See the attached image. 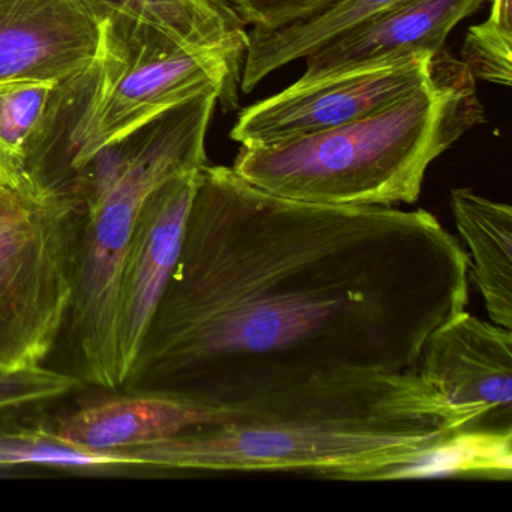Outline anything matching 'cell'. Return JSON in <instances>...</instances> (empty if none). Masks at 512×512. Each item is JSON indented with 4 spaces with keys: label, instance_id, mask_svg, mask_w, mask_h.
<instances>
[{
    "label": "cell",
    "instance_id": "6da1fadb",
    "mask_svg": "<svg viewBox=\"0 0 512 512\" xmlns=\"http://www.w3.org/2000/svg\"><path fill=\"white\" fill-rule=\"evenodd\" d=\"M467 302L469 256L430 212L283 199L205 164L122 389L232 409L341 374L416 371Z\"/></svg>",
    "mask_w": 512,
    "mask_h": 512
},
{
    "label": "cell",
    "instance_id": "7a4b0ae2",
    "mask_svg": "<svg viewBox=\"0 0 512 512\" xmlns=\"http://www.w3.org/2000/svg\"><path fill=\"white\" fill-rule=\"evenodd\" d=\"M460 427L416 371L350 373L227 409V421L124 449L161 473L388 481Z\"/></svg>",
    "mask_w": 512,
    "mask_h": 512
},
{
    "label": "cell",
    "instance_id": "3957f363",
    "mask_svg": "<svg viewBox=\"0 0 512 512\" xmlns=\"http://www.w3.org/2000/svg\"><path fill=\"white\" fill-rule=\"evenodd\" d=\"M484 106L463 62L437 55L427 83L365 118L268 146H241L232 169L283 199L332 206L418 202L428 167L484 124Z\"/></svg>",
    "mask_w": 512,
    "mask_h": 512
},
{
    "label": "cell",
    "instance_id": "277c9868",
    "mask_svg": "<svg viewBox=\"0 0 512 512\" xmlns=\"http://www.w3.org/2000/svg\"><path fill=\"white\" fill-rule=\"evenodd\" d=\"M218 100L217 91L203 92L103 149L74 173L85 217L68 322L80 379L88 383L122 388L116 343L122 260L148 197L167 179L208 164L206 134Z\"/></svg>",
    "mask_w": 512,
    "mask_h": 512
},
{
    "label": "cell",
    "instance_id": "5b68a950",
    "mask_svg": "<svg viewBox=\"0 0 512 512\" xmlns=\"http://www.w3.org/2000/svg\"><path fill=\"white\" fill-rule=\"evenodd\" d=\"M85 203L74 181L0 169V370L43 367L70 320Z\"/></svg>",
    "mask_w": 512,
    "mask_h": 512
},
{
    "label": "cell",
    "instance_id": "8992f818",
    "mask_svg": "<svg viewBox=\"0 0 512 512\" xmlns=\"http://www.w3.org/2000/svg\"><path fill=\"white\" fill-rule=\"evenodd\" d=\"M101 25L100 55L70 134L74 173L203 92L217 91L224 112L238 106L242 71L224 56L188 49L160 29L125 17H106Z\"/></svg>",
    "mask_w": 512,
    "mask_h": 512
},
{
    "label": "cell",
    "instance_id": "52a82bcc",
    "mask_svg": "<svg viewBox=\"0 0 512 512\" xmlns=\"http://www.w3.org/2000/svg\"><path fill=\"white\" fill-rule=\"evenodd\" d=\"M437 55L418 53L311 82L298 80L245 107L230 130V139L241 146H268L358 121L427 83Z\"/></svg>",
    "mask_w": 512,
    "mask_h": 512
},
{
    "label": "cell",
    "instance_id": "ba28073f",
    "mask_svg": "<svg viewBox=\"0 0 512 512\" xmlns=\"http://www.w3.org/2000/svg\"><path fill=\"white\" fill-rule=\"evenodd\" d=\"M199 170L178 173L148 197L125 251L116 298L122 386L139 356L178 262Z\"/></svg>",
    "mask_w": 512,
    "mask_h": 512
},
{
    "label": "cell",
    "instance_id": "9c48e42d",
    "mask_svg": "<svg viewBox=\"0 0 512 512\" xmlns=\"http://www.w3.org/2000/svg\"><path fill=\"white\" fill-rule=\"evenodd\" d=\"M416 373L463 428L511 416L512 331L460 311L431 332Z\"/></svg>",
    "mask_w": 512,
    "mask_h": 512
},
{
    "label": "cell",
    "instance_id": "30bf717a",
    "mask_svg": "<svg viewBox=\"0 0 512 512\" xmlns=\"http://www.w3.org/2000/svg\"><path fill=\"white\" fill-rule=\"evenodd\" d=\"M101 35L82 0H0V83L86 82Z\"/></svg>",
    "mask_w": 512,
    "mask_h": 512
},
{
    "label": "cell",
    "instance_id": "8fae6325",
    "mask_svg": "<svg viewBox=\"0 0 512 512\" xmlns=\"http://www.w3.org/2000/svg\"><path fill=\"white\" fill-rule=\"evenodd\" d=\"M488 0H401L364 25L305 58L301 82L445 50L452 29Z\"/></svg>",
    "mask_w": 512,
    "mask_h": 512
},
{
    "label": "cell",
    "instance_id": "7c38bea8",
    "mask_svg": "<svg viewBox=\"0 0 512 512\" xmlns=\"http://www.w3.org/2000/svg\"><path fill=\"white\" fill-rule=\"evenodd\" d=\"M220 409L169 389H124L88 401L49 427L79 448L118 452L170 439L191 428L217 424Z\"/></svg>",
    "mask_w": 512,
    "mask_h": 512
},
{
    "label": "cell",
    "instance_id": "4fadbf2b",
    "mask_svg": "<svg viewBox=\"0 0 512 512\" xmlns=\"http://www.w3.org/2000/svg\"><path fill=\"white\" fill-rule=\"evenodd\" d=\"M103 20L125 17L160 29L197 52L224 56L242 71L248 32L227 0H82Z\"/></svg>",
    "mask_w": 512,
    "mask_h": 512
},
{
    "label": "cell",
    "instance_id": "5bb4252c",
    "mask_svg": "<svg viewBox=\"0 0 512 512\" xmlns=\"http://www.w3.org/2000/svg\"><path fill=\"white\" fill-rule=\"evenodd\" d=\"M455 226L469 248V275L491 322L512 331V208L470 188L451 191Z\"/></svg>",
    "mask_w": 512,
    "mask_h": 512
},
{
    "label": "cell",
    "instance_id": "9a60e30c",
    "mask_svg": "<svg viewBox=\"0 0 512 512\" xmlns=\"http://www.w3.org/2000/svg\"><path fill=\"white\" fill-rule=\"evenodd\" d=\"M85 86L86 82L0 83V169L43 170L65 110Z\"/></svg>",
    "mask_w": 512,
    "mask_h": 512
},
{
    "label": "cell",
    "instance_id": "2e32d148",
    "mask_svg": "<svg viewBox=\"0 0 512 512\" xmlns=\"http://www.w3.org/2000/svg\"><path fill=\"white\" fill-rule=\"evenodd\" d=\"M398 2L401 0H338L302 22L275 31L251 29L239 88L250 94L269 74L313 55Z\"/></svg>",
    "mask_w": 512,
    "mask_h": 512
},
{
    "label": "cell",
    "instance_id": "e0dca14e",
    "mask_svg": "<svg viewBox=\"0 0 512 512\" xmlns=\"http://www.w3.org/2000/svg\"><path fill=\"white\" fill-rule=\"evenodd\" d=\"M512 475L511 422L494 428H466L425 451L400 479L488 478L508 481Z\"/></svg>",
    "mask_w": 512,
    "mask_h": 512
},
{
    "label": "cell",
    "instance_id": "ac0fdd59",
    "mask_svg": "<svg viewBox=\"0 0 512 512\" xmlns=\"http://www.w3.org/2000/svg\"><path fill=\"white\" fill-rule=\"evenodd\" d=\"M25 466L101 472L130 469L134 464L122 452L92 451L70 445L49 427L0 424V470Z\"/></svg>",
    "mask_w": 512,
    "mask_h": 512
},
{
    "label": "cell",
    "instance_id": "d6986e66",
    "mask_svg": "<svg viewBox=\"0 0 512 512\" xmlns=\"http://www.w3.org/2000/svg\"><path fill=\"white\" fill-rule=\"evenodd\" d=\"M461 58L473 79L511 86L512 0H491L490 17L467 31Z\"/></svg>",
    "mask_w": 512,
    "mask_h": 512
},
{
    "label": "cell",
    "instance_id": "ffe728a7",
    "mask_svg": "<svg viewBox=\"0 0 512 512\" xmlns=\"http://www.w3.org/2000/svg\"><path fill=\"white\" fill-rule=\"evenodd\" d=\"M83 380L50 368L0 370V412L56 400L82 388Z\"/></svg>",
    "mask_w": 512,
    "mask_h": 512
},
{
    "label": "cell",
    "instance_id": "44dd1931",
    "mask_svg": "<svg viewBox=\"0 0 512 512\" xmlns=\"http://www.w3.org/2000/svg\"><path fill=\"white\" fill-rule=\"evenodd\" d=\"M245 26L275 31L328 10L338 0H227Z\"/></svg>",
    "mask_w": 512,
    "mask_h": 512
}]
</instances>
